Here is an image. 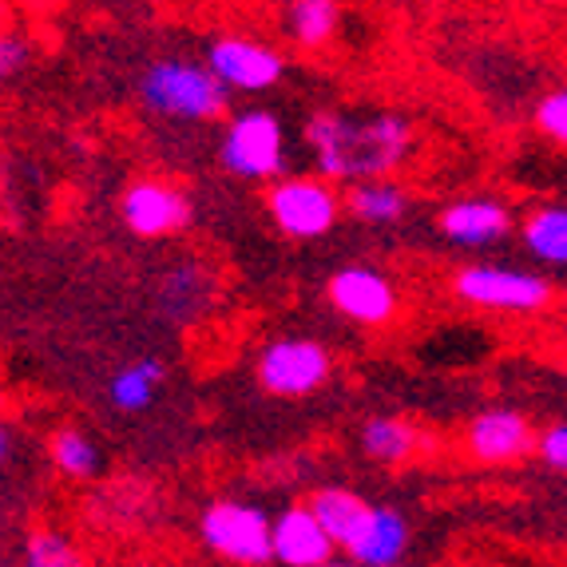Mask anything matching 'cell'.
Listing matches in <instances>:
<instances>
[{"label":"cell","instance_id":"6da1fadb","mask_svg":"<svg viewBox=\"0 0 567 567\" xmlns=\"http://www.w3.org/2000/svg\"><path fill=\"white\" fill-rule=\"evenodd\" d=\"M302 143L313 159V175L326 183H378L393 179L416 147V127L401 112H346L313 107L302 120Z\"/></svg>","mask_w":567,"mask_h":567},{"label":"cell","instance_id":"7a4b0ae2","mask_svg":"<svg viewBox=\"0 0 567 567\" xmlns=\"http://www.w3.org/2000/svg\"><path fill=\"white\" fill-rule=\"evenodd\" d=\"M135 95L147 115L167 123H218L230 112V92L210 76V68L199 60L163 56L143 68Z\"/></svg>","mask_w":567,"mask_h":567},{"label":"cell","instance_id":"3957f363","mask_svg":"<svg viewBox=\"0 0 567 567\" xmlns=\"http://www.w3.org/2000/svg\"><path fill=\"white\" fill-rule=\"evenodd\" d=\"M286 127L270 107H243L218 140V163L243 183H278L286 171Z\"/></svg>","mask_w":567,"mask_h":567},{"label":"cell","instance_id":"277c9868","mask_svg":"<svg viewBox=\"0 0 567 567\" xmlns=\"http://www.w3.org/2000/svg\"><path fill=\"white\" fill-rule=\"evenodd\" d=\"M453 293L464 306L492 313H544L556 302V286L536 270L501 262H468L453 275Z\"/></svg>","mask_w":567,"mask_h":567},{"label":"cell","instance_id":"5b68a950","mask_svg":"<svg viewBox=\"0 0 567 567\" xmlns=\"http://www.w3.org/2000/svg\"><path fill=\"white\" fill-rule=\"evenodd\" d=\"M270 528H275V520L258 504L238 501V496H218L199 516L203 548L230 567L270 564Z\"/></svg>","mask_w":567,"mask_h":567},{"label":"cell","instance_id":"8992f818","mask_svg":"<svg viewBox=\"0 0 567 567\" xmlns=\"http://www.w3.org/2000/svg\"><path fill=\"white\" fill-rule=\"evenodd\" d=\"M266 215L282 238L313 243L338 227L346 207H341L338 187L310 171V175H282L278 183H270L266 187Z\"/></svg>","mask_w":567,"mask_h":567},{"label":"cell","instance_id":"52a82bcc","mask_svg":"<svg viewBox=\"0 0 567 567\" xmlns=\"http://www.w3.org/2000/svg\"><path fill=\"white\" fill-rule=\"evenodd\" d=\"M255 378L270 398H310L333 378V353L326 341L310 338V333H282L258 350Z\"/></svg>","mask_w":567,"mask_h":567},{"label":"cell","instance_id":"ba28073f","mask_svg":"<svg viewBox=\"0 0 567 567\" xmlns=\"http://www.w3.org/2000/svg\"><path fill=\"white\" fill-rule=\"evenodd\" d=\"M203 64L210 68V76L218 84L238 95H262L282 84L286 76V56L275 44H266L258 37H238V32L210 40Z\"/></svg>","mask_w":567,"mask_h":567},{"label":"cell","instance_id":"9c48e42d","mask_svg":"<svg viewBox=\"0 0 567 567\" xmlns=\"http://www.w3.org/2000/svg\"><path fill=\"white\" fill-rule=\"evenodd\" d=\"M120 218L135 238H171L190 227L195 203L175 179L163 175H140L123 187Z\"/></svg>","mask_w":567,"mask_h":567},{"label":"cell","instance_id":"30bf717a","mask_svg":"<svg viewBox=\"0 0 567 567\" xmlns=\"http://www.w3.org/2000/svg\"><path fill=\"white\" fill-rule=\"evenodd\" d=\"M326 298H330L333 310L353 326H369V330H381V326L398 322L401 313V293L393 286V278L378 266H361L350 262L333 270L330 282H326Z\"/></svg>","mask_w":567,"mask_h":567},{"label":"cell","instance_id":"8fae6325","mask_svg":"<svg viewBox=\"0 0 567 567\" xmlns=\"http://www.w3.org/2000/svg\"><path fill=\"white\" fill-rule=\"evenodd\" d=\"M536 429L516 409H484L464 425V453L476 464H516L536 453Z\"/></svg>","mask_w":567,"mask_h":567},{"label":"cell","instance_id":"7c38bea8","mask_svg":"<svg viewBox=\"0 0 567 567\" xmlns=\"http://www.w3.org/2000/svg\"><path fill=\"white\" fill-rule=\"evenodd\" d=\"M512 210L501 199H488V195H464L453 199L449 207H441L436 215V230L441 238L464 250H484V246H496L512 235Z\"/></svg>","mask_w":567,"mask_h":567},{"label":"cell","instance_id":"4fadbf2b","mask_svg":"<svg viewBox=\"0 0 567 567\" xmlns=\"http://www.w3.org/2000/svg\"><path fill=\"white\" fill-rule=\"evenodd\" d=\"M338 556L333 539L313 520L306 504H290L282 516H275L270 528V564L278 567H322Z\"/></svg>","mask_w":567,"mask_h":567},{"label":"cell","instance_id":"5bb4252c","mask_svg":"<svg viewBox=\"0 0 567 567\" xmlns=\"http://www.w3.org/2000/svg\"><path fill=\"white\" fill-rule=\"evenodd\" d=\"M413 544V528H409L405 512L393 504H373L361 536L346 548V559L358 567H401Z\"/></svg>","mask_w":567,"mask_h":567},{"label":"cell","instance_id":"9a60e30c","mask_svg":"<svg viewBox=\"0 0 567 567\" xmlns=\"http://www.w3.org/2000/svg\"><path fill=\"white\" fill-rule=\"evenodd\" d=\"M215 302V275L203 262L171 266L159 282V306L175 326H195Z\"/></svg>","mask_w":567,"mask_h":567},{"label":"cell","instance_id":"2e32d148","mask_svg":"<svg viewBox=\"0 0 567 567\" xmlns=\"http://www.w3.org/2000/svg\"><path fill=\"white\" fill-rule=\"evenodd\" d=\"M358 445L373 464H385V468H405L409 461H416V456H421V449L429 445V436H425V429H416L413 421H405V416L378 413V416H369L365 425H361Z\"/></svg>","mask_w":567,"mask_h":567},{"label":"cell","instance_id":"e0dca14e","mask_svg":"<svg viewBox=\"0 0 567 567\" xmlns=\"http://www.w3.org/2000/svg\"><path fill=\"white\" fill-rule=\"evenodd\" d=\"M346 215L369 230H385V227H401L413 210V195L401 187L398 179H378V183H358V187L346 190L341 199Z\"/></svg>","mask_w":567,"mask_h":567},{"label":"cell","instance_id":"ac0fdd59","mask_svg":"<svg viewBox=\"0 0 567 567\" xmlns=\"http://www.w3.org/2000/svg\"><path fill=\"white\" fill-rule=\"evenodd\" d=\"M306 508L313 512V520L322 524V532L333 539V548L346 551L353 544V539L361 536V528H365L373 504H369L365 496H361V492L341 488V484H330V488H318V492H313Z\"/></svg>","mask_w":567,"mask_h":567},{"label":"cell","instance_id":"d6986e66","mask_svg":"<svg viewBox=\"0 0 567 567\" xmlns=\"http://www.w3.org/2000/svg\"><path fill=\"white\" fill-rule=\"evenodd\" d=\"M48 461L64 481L87 484L104 473V453L95 445L92 436L76 425H60L48 433Z\"/></svg>","mask_w":567,"mask_h":567},{"label":"cell","instance_id":"ffe728a7","mask_svg":"<svg viewBox=\"0 0 567 567\" xmlns=\"http://www.w3.org/2000/svg\"><path fill=\"white\" fill-rule=\"evenodd\" d=\"M163 373L167 369L155 358L127 361L123 369H115L112 381H107V401H112L115 413H147L159 398Z\"/></svg>","mask_w":567,"mask_h":567},{"label":"cell","instance_id":"44dd1931","mask_svg":"<svg viewBox=\"0 0 567 567\" xmlns=\"http://www.w3.org/2000/svg\"><path fill=\"white\" fill-rule=\"evenodd\" d=\"M520 243L536 262L567 266V207L564 203L532 207L520 223Z\"/></svg>","mask_w":567,"mask_h":567},{"label":"cell","instance_id":"7402d4cb","mask_svg":"<svg viewBox=\"0 0 567 567\" xmlns=\"http://www.w3.org/2000/svg\"><path fill=\"white\" fill-rule=\"evenodd\" d=\"M338 24H341V9L333 0H298V4H290L282 12L286 37L298 48H306V52H318V48L330 44Z\"/></svg>","mask_w":567,"mask_h":567},{"label":"cell","instance_id":"603a6c76","mask_svg":"<svg viewBox=\"0 0 567 567\" xmlns=\"http://www.w3.org/2000/svg\"><path fill=\"white\" fill-rule=\"evenodd\" d=\"M20 567H87V559L72 536L56 528H37L24 539V564Z\"/></svg>","mask_w":567,"mask_h":567},{"label":"cell","instance_id":"cb8c5ba5","mask_svg":"<svg viewBox=\"0 0 567 567\" xmlns=\"http://www.w3.org/2000/svg\"><path fill=\"white\" fill-rule=\"evenodd\" d=\"M536 132L548 135V140L559 143V147H567V84L556 87V92H548V95H539Z\"/></svg>","mask_w":567,"mask_h":567},{"label":"cell","instance_id":"d4e9b609","mask_svg":"<svg viewBox=\"0 0 567 567\" xmlns=\"http://www.w3.org/2000/svg\"><path fill=\"white\" fill-rule=\"evenodd\" d=\"M32 64V44L20 32H0V84L17 80Z\"/></svg>","mask_w":567,"mask_h":567},{"label":"cell","instance_id":"484cf974","mask_svg":"<svg viewBox=\"0 0 567 567\" xmlns=\"http://www.w3.org/2000/svg\"><path fill=\"white\" fill-rule=\"evenodd\" d=\"M536 456L548 464L551 473H564L567 476V421H556V425L539 429Z\"/></svg>","mask_w":567,"mask_h":567},{"label":"cell","instance_id":"4316f807","mask_svg":"<svg viewBox=\"0 0 567 567\" xmlns=\"http://www.w3.org/2000/svg\"><path fill=\"white\" fill-rule=\"evenodd\" d=\"M9 449H12V433H9V425L0 421V464L9 461Z\"/></svg>","mask_w":567,"mask_h":567},{"label":"cell","instance_id":"83f0119b","mask_svg":"<svg viewBox=\"0 0 567 567\" xmlns=\"http://www.w3.org/2000/svg\"><path fill=\"white\" fill-rule=\"evenodd\" d=\"M322 567H358V564H350V559H346V556H333L330 564H322Z\"/></svg>","mask_w":567,"mask_h":567},{"label":"cell","instance_id":"f1b7e54d","mask_svg":"<svg viewBox=\"0 0 567 567\" xmlns=\"http://www.w3.org/2000/svg\"><path fill=\"white\" fill-rule=\"evenodd\" d=\"M0 567H12V564H0Z\"/></svg>","mask_w":567,"mask_h":567},{"label":"cell","instance_id":"f546056e","mask_svg":"<svg viewBox=\"0 0 567 567\" xmlns=\"http://www.w3.org/2000/svg\"><path fill=\"white\" fill-rule=\"evenodd\" d=\"M401 567H405V564H401Z\"/></svg>","mask_w":567,"mask_h":567}]
</instances>
